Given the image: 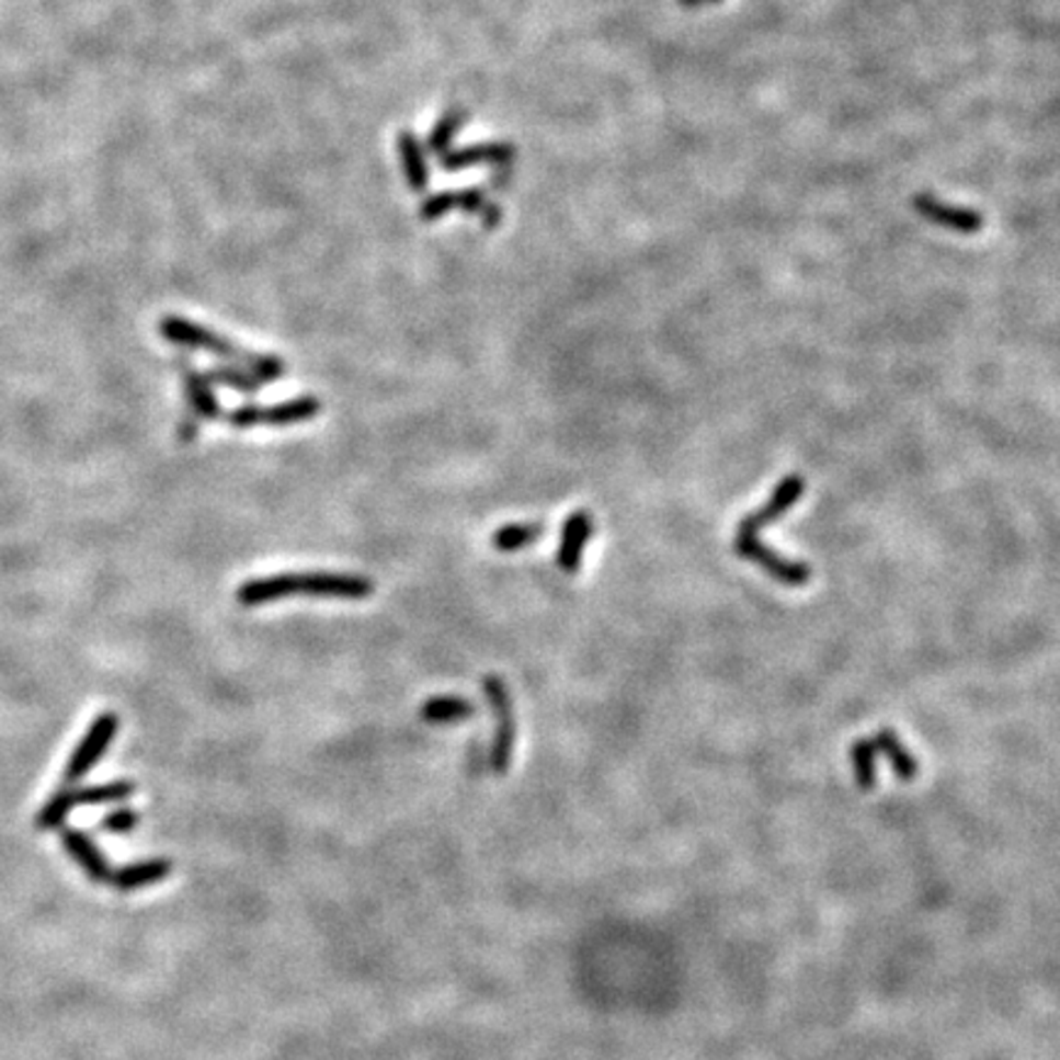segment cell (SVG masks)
<instances>
[{
	"label": "cell",
	"instance_id": "cell-10",
	"mask_svg": "<svg viewBox=\"0 0 1060 1060\" xmlns=\"http://www.w3.org/2000/svg\"><path fill=\"white\" fill-rule=\"evenodd\" d=\"M182 386L184 398H187L190 410L187 413L197 415L200 420H216L221 418V403L212 388V378L207 374L192 368L187 362H182Z\"/></svg>",
	"mask_w": 1060,
	"mask_h": 1060
},
{
	"label": "cell",
	"instance_id": "cell-3",
	"mask_svg": "<svg viewBox=\"0 0 1060 1060\" xmlns=\"http://www.w3.org/2000/svg\"><path fill=\"white\" fill-rule=\"evenodd\" d=\"M483 695H487L491 713L497 717V734L491 744V771L503 776L511 768L513 746H516V713H513V697L509 693L506 683L499 675L483 677Z\"/></svg>",
	"mask_w": 1060,
	"mask_h": 1060
},
{
	"label": "cell",
	"instance_id": "cell-4",
	"mask_svg": "<svg viewBox=\"0 0 1060 1060\" xmlns=\"http://www.w3.org/2000/svg\"><path fill=\"white\" fill-rule=\"evenodd\" d=\"M319 410H322V400L317 396H300L283 400L277 406H239L226 413V423L236 430H251L259 425L285 428L307 423V420L319 415Z\"/></svg>",
	"mask_w": 1060,
	"mask_h": 1060
},
{
	"label": "cell",
	"instance_id": "cell-15",
	"mask_svg": "<svg viewBox=\"0 0 1060 1060\" xmlns=\"http://www.w3.org/2000/svg\"><path fill=\"white\" fill-rule=\"evenodd\" d=\"M207 376L212 378V384H219V386H226V388H233V390H239V394L243 396H253V394H259V390L265 386L263 380L255 378L249 368H243V366H214L207 372Z\"/></svg>",
	"mask_w": 1060,
	"mask_h": 1060
},
{
	"label": "cell",
	"instance_id": "cell-2",
	"mask_svg": "<svg viewBox=\"0 0 1060 1060\" xmlns=\"http://www.w3.org/2000/svg\"><path fill=\"white\" fill-rule=\"evenodd\" d=\"M160 334L162 339H168L170 344L182 346V349H197V352H209L219 358H229L236 366L249 368V372L263 380V384H273V380H281L285 376V362L281 356L273 354H253L249 349L236 346L229 339L212 332V329L202 327L197 322H190V319L168 315L160 319Z\"/></svg>",
	"mask_w": 1060,
	"mask_h": 1060
},
{
	"label": "cell",
	"instance_id": "cell-14",
	"mask_svg": "<svg viewBox=\"0 0 1060 1060\" xmlns=\"http://www.w3.org/2000/svg\"><path fill=\"white\" fill-rule=\"evenodd\" d=\"M545 526L543 523H506L493 533V548L499 552H518L528 545L538 543L543 538Z\"/></svg>",
	"mask_w": 1060,
	"mask_h": 1060
},
{
	"label": "cell",
	"instance_id": "cell-12",
	"mask_svg": "<svg viewBox=\"0 0 1060 1060\" xmlns=\"http://www.w3.org/2000/svg\"><path fill=\"white\" fill-rule=\"evenodd\" d=\"M77 808H79L77 806V790H75V786L65 784V788H59L57 794L49 796L45 806L39 808L37 818H35V828L43 830V832H53V830L65 828L67 818Z\"/></svg>",
	"mask_w": 1060,
	"mask_h": 1060
},
{
	"label": "cell",
	"instance_id": "cell-7",
	"mask_svg": "<svg viewBox=\"0 0 1060 1060\" xmlns=\"http://www.w3.org/2000/svg\"><path fill=\"white\" fill-rule=\"evenodd\" d=\"M594 535V516L590 511L578 509L562 523L560 545H558V568L568 574H578L586 543Z\"/></svg>",
	"mask_w": 1060,
	"mask_h": 1060
},
{
	"label": "cell",
	"instance_id": "cell-9",
	"mask_svg": "<svg viewBox=\"0 0 1060 1060\" xmlns=\"http://www.w3.org/2000/svg\"><path fill=\"white\" fill-rule=\"evenodd\" d=\"M172 874V862L164 857H152V859H140V862H128L123 867L111 871V884L118 891H138L156 887V884L164 881Z\"/></svg>",
	"mask_w": 1060,
	"mask_h": 1060
},
{
	"label": "cell",
	"instance_id": "cell-17",
	"mask_svg": "<svg viewBox=\"0 0 1060 1060\" xmlns=\"http://www.w3.org/2000/svg\"><path fill=\"white\" fill-rule=\"evenodd\" d=\"M403 156H406V164H413V172L408 174L410 182H413L415 187H423V184H425V172H423V164H420V152L415 148V143H413V148H410V143L403 140Z\"/></svg>",
	"mask_w": 1060,
	"mask_h": 1060
},
{
	"label": "cell",
	"instance_id": "cell-18",
	"mask_svg": "<svg viewBox=\"0 0 1060 1060\" xmlns=\"http://www.w3.org/2000/svg\"><path fill=\"white\" fill-rule=\"evenodd\" d=\"M200 423H202V420L197 415L184 413L182 420L178 423V440L184 442V445H190V442L197 440L200 437Z\"/></svg>",
	"mask_w": 1060,
	"mask_h": 1060
},
{
	"label": "cell",
	"instance_id": "cell-20",
	"mask_svg": "<svg viewBox=\"0 0 1060 1060\" xmlns=\"http://www.w3.org/2000/svg\"><path fill=\"white\" fill-rule=\"evenodd\" d=\"M709 3H719V0H709Z\"/></svg>",
	"mask_w": 1060,
	"mask_h": 1060
},
{
	"label": "cell",
	"instance_id": "cell-5",
	"mask_svg": "<svg viewBox=\"0 0 1060 1060\" xmlns=\"http://www.w3.org/2000/svg\"><path fill=\"white\" fill-rule=\"evenodd\" d=\"M121 729V719L116 713H101L94 717V722L89 725L87 734L81 737V742L71 751V756L65 766V784L75 786L81 778H87L91 774L104 754L109 751L111 742L116 739Z\"/></svg>",
	"mask_w": 1060,
	"mask_h": 1060
},
{
	"label": "cell",
	"instance_id": "cell-11",
	"mask_svg": "<svg viewBox=\"0 0 1060 1060\" xmlns=\"http://www.w3.org/2000/svg\"><path fill=\"white\" fill-rule=\"evenodd\" d=\"M477 713V707L469 703L465 697L457 695H440L425 699L423 709H420V717L428 725H455L461 719H469Z\"/></svg>",
	"mask_w": 1060,
	"mask_h": 1060
},
{
	"label": "cell",
	"instance_id": "cell-19",
	"mask_svg": "<svg viewBox=\"0 0 1060 1060\" xmlns=\"http://www.w3.org/2000/svg\"><path fill=\"white\" fill-rule=\"evenodd\" d=\"M681 3H683V5H687V8H695V5L703 3V0H681Z\"/></svg>",
	"mask_w": 1060,
	"mask_h": 1060
},
{
	"label": "cell",
	"instance_id": "cell-16",
	"mask_svg": "<svg viewBox=\"0 0 1060 1060\" xmlns=\"http://www.w3.org/2000/svg\"><path fill=\"white\" fill-rule=\"evenodd\" d=\"M138 822H140V812H136L133 808H116L101 820V830L109 832V835H128V832L138 828Z\"/></svg>",
	"mask_w": 1060,
	"mask_h": 1060
},
{
	"label": "cell",
	"instance_id": "cell-1",
	"mask_svg": "<svg viewBox=\"0 0 1060 1060\" xmlns=\"http://www.w3.org/2000/svg\"><path fill=\"white\" fill-rule=\"evenodd\" d=\"M374 582L364 574L346 572H283L271 578L249 580L236 592L241 606H261L287 596H319V600H368Z\"/></svg>",
	"mask_w": 1060,
	"mask_h": 1060
},
{
	"label": "cell",
	"instance_id": "cell-6",
	"mask_svg": "<svg viewBox=\"0 0 1060 1060\" xmlns=\"http://www.w3.org/2000/svg\"><path fill=\"white\" fill-rule=\"evenodd\" d=\"M913 209L919 212L923 219H928L945 229L960 231V233H977L982 231L984 216L974 209L967 207H955V204L941 202L938 197H933L928 192H919L913 197Z\"/></svg>",
	"mask_w": 1060,
	"mask_h": 1060
},
{
	"label": "cell",
	"instance_id": "cell-13",
	"mask_svg": "<svg viewBox=\"0 0 1060 1060\" xmlns=\"http://www.w3.org/2000/svg\"><path fill=\"white\" fill-rule=\"evenodd\" d=\"M77 806L79 808H91V806H113V802H126L136 794V784L133 780H106V784L96 786H81L77 788Z\"/></svg>",
	"mask_w": 1060,
	"mask_h": 1060
},
{
	"label": "cell",
	"instance_id": "cell-8",
	"mask_svg": "<svg viewBox=\"0 0 1060 1060\" xmlns=\"http://www.w3.org/2000/svg\"><path fill=\"white\" fill-rule=\"evenodd\" d=\"M61 847H65V852L79 864V869L84 871L91 881L106 884L111 879L113 869L106 859V854L101 852V847L87 835V832H81L77 828H65L61 830Z\"/></svg>",
	"mask_w": 1060,
	"mask_h": 1060
}]
</instances>
